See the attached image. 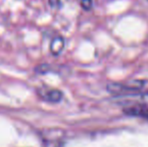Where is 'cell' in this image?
Masks as SVG:
<instances>
[{
    "instance_id": "cell-2",
    "label": "cell",
    "mask_w": 148,
    "mask_h": 147,
    "mask_svg": "<svg viewBox=\"0 0 148 147\" xmlns=\"http://www.w3.org/2000/svg\"><path fill=\"white\" fill-rule=\"evenodd\" d=\"M38 95L41 99L49 103H59L62 99V92L57 89H40L38 90Z\"/></svg>"
},
{
    "instance_id": "cell-5",
    "label": "cell",
    "mask_w": 148,
    "mask_h": 147,
    "mask_svg": "<svg viewBox=\"0 0 148 147\" xmlns=\"http://www.w3.org/2000/svg\"><path fill=\"white\" fill-rule=\"evenodd\" d=\"M80 4L84 10H91L93 7V2L92 0H80Z\"/></svg>"
},
{
    "instance_id": "cell-6",
    "label": "cell",
    "mask_w": 148,
    "mask_h": 147,
    "mask_svg": "<svg viewBox=\"0 0 148 147\" xmlns=\"http://www.w3.org/2000/svg\"><path fill=\"white\" fill-rule=\"evenodd\" d=\"M137 96L139 97V100L145 105H148V93H142V94H138Z\"/></svg>"
},
{
    "instance_id": "cell-4",
    "label": "cell",
    "mask_w": 148,
    "mask_h": 147,
    "mask_svg": "<svg viewBox=\"0 0 148 147\" xmlns=\"http://www.w3.org/2000/svg\"><path fill=\"white\" fill-rule=\"evenodd\" d=\"M64 47V39L62 36H56L51 41V45H49V51H51V55H59Z\"/></svg>"
},
{
    "instance_id": "cell-3",
    "label": "cell",
    "mask_w": 148,
    "mask_h": 147,
    "mask_svg": "<svg viewBox=\"0 0 148 147\" xmlns=\"http://www.w3.org/2000/svg\"><path fill=\"white\" fill-rule=\"evenodd\" d=\"M125 114L130 116H136V117H141L144 119H148V108L145 106H131L128 107L124 110Z\"/></svg>"
},
{
    "instance_id": "cell-8",
    "label": "cell",
    "mask_w": 148,
    "mask_h": 147,
    "mask_svg": "<svg viewBox=\"0 0 148 147\" xmlns=\"http://www.w3.org/2000/svg\"><path fill=\"white\" fill-rule=\"evenodd\" d=\"M147 1H148V0H147Z\"/></svg>"
},
{
    "instance_id": "cell-1",
    "label": "cell",
    "mask_w": 148,
    "mask_h": 147,
    "mask_svg": "<svg viewBox=\"0 0 148 147\" xmlns=\"http://www.w3.org/2000/svg\"><path fill=\"white\" fill-rule=\"evenodd\" d=\"M143 83L141 81H137L134 83V85H123V84H109L107 87L108 91L114 94H128V93H133L136 90H139Z\"/></svg>"
},
{
    "instance_id": "cell-7",
    "label": "cell",
    "mask_w": 148,
    "mask_h": 147,
    "mask_svg": "<svg viewBox=\"0 0 148 147\" xmlns=\"http://www.w3.org/2000/svg\"><path fill=\"white\" fill-rule=\"evenodd\" d=\"M49 4L51 5H58V4H60V0H49Z\"/></svg>"
}]
</instances>
